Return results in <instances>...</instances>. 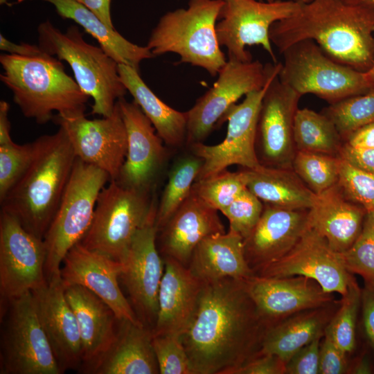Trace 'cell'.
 <instances>
[{
  "label": "cell",
  "mask_w": 374,
  "mask_h": 374,
  "mask_svg": "<svg viewBox=\"0 0 374 374\" xmlns=\"http://www.w3.org/2000/svg\"><path fill=\"white\" fill-rule=\"evenodd\" d=\"M163 260L157 318L152 332L181 335L195 310L204 283L188 267L172 258Z\"/></svg>",
  "instance_id": "26"
},
{
  "label": "cell",
  "mask_w": 374,
  "mask_h": 374,
  "mask_svg": "<svg viewBox=\"0 0 374 374\" xmlns=\"http://www.w3.org/2000/svg\"><path fill=\"white\" fill-rule=\"evenodd\" d=\"M24 0H18L21 1ZM53 4L62 18L72 19L91 35L100 46L118 64L139 69L141 62L154 57L147 46L126 39L116 29L105 24L88 8L76 0H42Z\"/></svg>",
  "instance_id": "30"
},
{
  "label": "cell",
  "mask_w": 374,
  "mask_h": 374,
  "mask_svg": "<svg viewBox=\"0 0 374 374\" xmlns=\"http://www.w3.org/2000/svg\"><path fill=\"white\" fill-rule=\"evenodd\" d=\"M202 161L193 154L180 159L171 170L157 204L156 226L161 229L190 195Z\"/></svg>",
  "instance_id": "35"
},
{
  "label": "cell",
  "mask_w": 374,
  "mask_h": 374,
  "mask_svg": "<svg viewBox=\"0 0 374 374\" xmlns=\"http://www.w3.org/2000/svg\"><path fill=\"white\" fill-rule=\"evenodd\" d=\"M308 210L264 203L259 221L244 239L245 258L254 273L294 247L308 227Z\"/></svg>",
  "instance_id": "24"
},
{
  "label": "cell",
  "mask_w": 374,
  "mask_h": 374,
  "mask_svg": "<svg viewBox=\"0 0 374 374\" xmlns=\"http://www.w3.org/2000/svg\"><path fill=\"white\" fill-rule=\"evenodd\" d=\"M1 374H61L28 292L1 303Z\"/></svg>",
  "instance_id": "10"
},
{
  "label": "cell",
  "mask_w": 374,
  "mask_h": 374,
  "mask_svg": "<svg viewBox=\"0 0 374 374\" xmlns=\"http://www.w3.org/2000/svg\"><path fill=\"white\" fill-rule=\"evenodd\" d=\"M299 3L292 15L271 26L269 38L280 53L296 42L311 39L339 63L362 72L371 68L374 6L348 4L343 0Z\"/></svg>",
  "instance_id": "2"
},
{
  "label": "cell",
  "mask_w": 374,
  "mask_h": 374,
  "mask_svg": "<svg viewBox=\"0 0 374 374\" xmlns=\"http://www.w3.org/2000/svg\"><path fill=\"white\" fill-rule=\"evenodd\" d=\"M348 145L357 149L374 148V122L364 125L344 139Z\"/></svg>",
  "instance_id": "50"
},
{
  "label": "cell",
  "mask_w": 374,
  "mask_h": 374,
  "mask_svg": "<svg viewBox=\"0 0 374 374\" xmlns=\"http://www.w3.org/2000/svg\"><path fill=\"white\" fill-rule=\"evenodd\" d=\"M255 274L274 278L304 276L316 281L325 292H337L342 296L346 293L352 276L341 253L310 227L288 253L261 267Z\"/></svg>",
  "instance_id": "18"
},
{
  "label": "cell",
  "mask_w": 374,
  "mask_h": 374,
  "mask_svg": "<svg viewBox=\"0 0 374 374\" xmlns=\"http://www.w3.org/2000/svg\"><path fill=\"white\" fill-rule=\"evenodd\" d=\"M337 184L348 199L361 205L367 212L374 211L373 174L358 169L341 159Z\"/></svg>",
  "instance_id": "42"
},
{
  "label": "cell",
  "mask_w": 374,
  "mask_h": 374,
  "mask_svg": "<svg viewBox=\"0 0 374 374\" xmlns=\"http://www.w3.org/2000/svg\"><path fill=\"white\" fill-rule=\"evenodd\" d=\"M7 0H1V4L6 3Z\"/></svg>",
  "instance_id": "58"
},
{
  "label": "cell",
  "mask_w": 374,
  "mask_h": 374,
  "mask_svg": "<svg viewBox=\"0 0 374 374\" xmlns=\"http://www.w3.org/2000/svg\"><path fill=\"white\" fill-rule=\"evenodd\" d=\"M341 304L325 330L336 344L346 354L355 346V329L358 311L362 301V290L352 276Z\"/></svg>",
  "instance_id": "38"
},
{
  "label": "cell",
  "mask_w": 374,
  "mask_h": 374,
  "mask_svg": "<svg viewBox=\"0 0 374 374\" xmlns=\"http://www.w3.org/2000/svg\"><path fill=\"white\" fill-rule=\"evenodd\" d=\"M339 157L355 168L374 175V148H354L344 142Z\"/></svg>",
  "instance_id": "48"
},
{
  "label": "cell",
  "mask_w": 374,
  "mask_h": 374,
  "mask_svg": "<svg viewBox=\"0 0 374 374\" xmlns=\"http://www.w3.org/2000/svg\"><path fill=\"white\" fill-rule=\"evenodd\" d=\"M352 371L353 373L368 374L371 373V368L366 360L362 359L357 363Z\"/></svg>",
  "instance_id": "54"
},
{
  "label": "cell",
  "mask_w": 374,
  "mask_h": 374,
  "mask_svg": "<svg viewBox=\"0 0 374 374\" xmlns=\"http://www.w3.org/2000/svg\"><path fill=\"white\" fill-rule=\"evenodd\" d=\"M216 33L220 46H225L228 59L252 60L247 46L259 45L277 62L269 38L271 26L292 15L298 1L222 0Z\"/></svg>",
  "instance_id": "12"
},
{
  "label": "cell",
  "mask_w": 374,
  "mask_h": 374,
  "mask_svg": "<svg viewBox=\"0 0 374 374\" xmlns=\"http://www.w3.org/2000/svg\"><path fill=\"white\" fill-rule=\"evenodd\" d=\"M296 150L339 157L344 139L326 115L308 108L298 109L294 123Z\"/></svg>",
  "instance_id": "34"
},
{
  "label": "cell",
  "mask_w": 374,
  "mask_h": 374,
  "mask_svg": "<svg viewBox=\"0 0 374 374\" xmlns=\"http://www.w3.org/2000/svg\"><path fill=\"white\" fill-rule=\"evenodd\" d=\"M346 355L325 330L324 339L320 347L319 373H344L347 370Z\"/></svg>",
  "instance_id": "46"
},
{
  "label": "cell",
  "mask_w": 374,
  "mask_h": 374,
  "mask_svg": "<svg viewBox=\"0 0 374 374\" xmlns=\"http://www.w3.org/2000/svg\"><path fill=\"white\" fill-rule=\"evenodd\" d=\"M188 267L203 283L226 278L246 280L255 274L245 258L243 238L231 230L201 241Z\"/></svg>",
  "instance_id": "28"
},
{
  "label": "cell",
  "mask_w": 374,
  "mask_h": 374,
  "mask_svg": "<svg viewBox=\"0 0 374 374\" xmlns=\"http://www.w3.org/2000/svg\"><path fill=\"white\" fill-rule=\"evenodd\" d=\"M274 0H265V1H268V2H271V1H274Z\"/></svg>",
  "instance_id": "59"
},
{
  "label": "cell",
  "mask_w": 374,
  "mask_h": 374,
  "mask_svg": "<svg viewBox=\"0 0 374 374\" xmlns=\"http://www.w3.org/2000/svg\"><path fill=\"white\" fill-rule=\"evenodd\" d=\"M46 258L44 240L26 230L15 217L1 210V303L47 283Z\"/></svg>",
  "instance_id": "14"
},
{
  "label": "cell",
  "mask_w": 374,
  "mask_h": 374,
  "mask_svg": "<svg viewBox=\"0 0 374 374\" xmlns=\"http://www.w3.org/2000/svg\"><path fill=\"white\" fill-rule=\"evenodd\" d=\"M367 211L348 199L337 184L317 195L308 210V227L317 231L338 253L347 251L362 229Z\"/></svg>",
  "instance_id": "27"
},
{
  "label": "cell",
  "mask_w": 374,
  "mask_h": 374,
  "mask_svg": "<svg viewBox=\"0 0 374 374\" xmlns=\"http://www.w3.org/2000/svg\"><path fill=\"white\" fill-rule=\"evenodd\" d=\"M64 288L81 336L82 358L80 371L91 373L116 341L119 320L105 301L86 287L73 285Z\"/></svg>",
  "instance_id": "25"
},
{
  "label": "cell",
  "mask_w": 374,
  "mask_h": 374,
  "mask_svg": "<svg viewBox=\"0 0 374 374\" xmlns=\"http://www.w3.org/2000/svg\"><path fill=\"white\" fill-rule=\"evenodd\" d=\"M121 262L75 244L64 256L60 270L64 287H86L105 301L118 320L143 325L119 286Z\"/></svg>",
  "instance_id": "19"
},
{
  "label": "cell",
  "mask_w": 374,
  "mask_h": 374,
  "mask_svg": "<svg viewBox=\"0 0 374 374\" xmlns=\"http://www.w3.org/2000/svg\"><path fill=\"white\" fill-rule=\"evenodd\" d=\"M271 64L258 60L241 62L227 59L218 78L186 112L188 145L202 142L216 127L229 108L243 96L262 89L267 80Z\"/></svg>",
  "instance_id": "13"
},
{
  "label": "cell",
  "mask_w": 374,
  "mask_h": 374,
  "mask_svg": "<svg viewBox=\"0 0 374 374\" xmlns=\"http://www.w3.org/2000/svg\"><path fill=\"white\" fill-rule=\"evenodd\" d=\"M263 208L264 203L247 188L221 213L229 220V230L244 239L257 224Z\"/></svg>",
  "instance_id": "43"
},
{
  "label": "cell",
  "mask_w": 374,
  "mask_h": 374,
  "mask_svg": "<svg viewBox=\"0 0 374 374\" xmlns=\"http://www.w3.org/2000/svg\"><path fill=\"white\" fill-rule=\"evenodd\" d=\"M361 305L365 333L374 350V285H365L362 290Z\"/></svg>",
  "instance_id": "49"
},
{
  "label": "cell",
  "mask_w": 374,
  "mask_h": 374,
  "mask_svg": "<svg viewBox=\"0 0 374 374\" xmlns=\"http://www.w3.org/2000/svg\"><path fill=\"white\" fill-rule=\"evenodd\" d=\"M118 73L127 91L162 141L172 147H179L186 143V112L177 111L163 102L145 83L136 69L118 64Z\"/></svg>",
  "instance_id": "31"
},
{
  "label": "cell",
  "mask_w": 374,
  "mask_h": 374,
  "mask_svg": "<svg viewBox=\"0 0 374 374\" xmlns=\"http://www.w3.org/2000/svg\"><path fill=\"white\" fill-rule=\"evenodd\" d=\"M36 140L19 145H0V202L29 168L36 152Z\"/></svg>",
  "instance_id": "41"
},
{
  "label": "cell",
  "mask_w": 374,
  "mask_h": 374,
  "mask_svg": "<svg viewBox=\"0 0 374 374\" xmlns=\"http://www.w3.org/2000/svg\"><path fill=\"white\" fill-rule=\"evenodd\" d=\"M345 3L353 5L374 6V0H343Z\"/></svg>",
  "instance_id": "56"
},
{
  "label": "cell",
  "mask_w": 374,
  "mask_h": 374,
  "mask_svg": "<svg viewBox=\"0 0 374 374\" xmlns=\"http://www.w3.org/2000/svg\"><path fill=\"white\" fill-rule=\"evenodd\" d=\"M247 186L245 168L237 172L226 169L195 181L192 192L208 206L221 212L247 188Z\"/></svg>",
  "instance_id": "37"
},
{
  "label": "cell",
  "mask_w": 374,
  "mask_h": 374,
  "mask_svg": "<svg viewBox=\"0 0 374 374\" xmlns=\"http://www.w3.org/2000/svg\"><path fill=\"white\" fill-rule=\"evenodd\" d=\"M224 232L218 211L191 190L167 223L157 231V245L162 258H172L188 267L193 253L201 241Z\"/></svg>",
  "instance_id": "23"
},
{
  "label": "cell",
  "mask_w": 374,
  "mask_h": 374,
  "mask_svg": "<svg viewBox=\"0 0 374 374\" xmlns=\"http://www.w3.org/2000/svg\"><path fill=\"white\" fill-rule=\"evenodd\" d=\"M322 113L332 120L344 139L356 129L374 122V90L331 104Z\"/></svg>",
  "instance_id": "39"
},
{
  "label": "cell",
  "mask_w": 374,
  "mask_h": 374,
  "mask_svg": "<svg viewBox=\"0 0 374 374\" xmlns=\"http://www.w3.org/2000/svg\"><path fill=\"white\" fill-rule=\"evenodd\" d=\"M260 316L267 321L303 310L319 309L332 301L314 280L301 276L281 278L254 274L244 280Z\"/></svg>",
  "instance_id": "22"
},
{
  "label": "cell",
  "mask_w": 374,
  "mask_h": 374,
  "mask_svg": "<svg viewBox=\"0 0 374 374\" xmlns=\"http://www.w3.org/2000/svg\"><path fill=\"white\" fill-rule=\"evenodd\" d=\"M152 346L160 374H192L181 335H152Z\"/></svg>",
  "instance_id": "44"
},
{
  "label": "cell",
  "mask_w": 374,
  "mask_h": 374,
  "mask_svg": "<svg viewBox=\"0 0 374 374\" xmlns=\"http://www.w3.org/2000/svg\"><path fill=\"white\" fill-rule=\"evenodd\" d=\"M0 49L10 55L24 57H35L45 53L39 46L21 43L19 44L12 42L0 34Z\"/></svg>",
  "instance_id": "51"
},
{
  "label": "cell",
  "mask_w": 374,
  "mask_h": 374,
  "mask_svg": "<svg viewBox=\"0 0 374 374\" xmlns=\"http://www.w3.org/2000/svg\"><path fill=\"white\" fill-rule=\"evenodd\" d=\"M152 330L119 320L116 339L91 374H157Z\"/></svg>",
  "instance_id": "29"
},
{
  "label": "cell",
  "mask_w": 374,
  "mask_h": 374,
  "mask_svg": "<svg viewBox=\"0 0 374 374\" xmlns=\"http://www.w3.org/2000/svg\"><path fill=\"white\" fill-rule=\"evenodd\" d=\"M281 64L278 62L271 64L265 85L246 94L241 103L234 104L226 112L221 125L227 121V131L221 143L208 145L200 142L190 145L193 154L202 161L196 181L213 176L233 165L247 169L260 166L256 152L258 114L265 93L273 78L278 75Z\"/></svg>",
  "instance_id": "11"
},
{
  "label": "cell",
  "mask_w": 374,
  "mask_h": 374,
  "mask_svg": "<svg viewBox=\"0 0 374 374\" xmlns=\"http://www.w3.org/2000/svg\"><path fill=\"white\" fill-rule=\"evenodd\" d=\"M81 3L91 11H92L98 18L108 27L115 29L112 21L110 13V4L112 0H76Z\"/></svg>",
  "instance_id": "52"
},
{
  "label": "cell",
  "mask_w": 374,
  "mask_h": 374,
  "mask_svg": "<svg viewBox=\"0 0 374 374\" xmlns=\"http://www.w3.org/2000/svg\"><path fill=\"white\" fill-rule=\"evenodd\" d=\"M281 54L278 78L301 96L314 94L331 105L371 91L364 72L332 60L313 40L296 42Z\"/></svg>",
  "instance_id": "9"
},
{
  "label": "cell",
  "mask_w": 374,
  "mask_h": 374,
  "mask_svg": "<svg viewBox=\"0 0 374 374\" xmlns=\"http://www.w3.org/2000/svg\"><path fill=\"white\" fill-rule=\"evenodd\" d=\"M319 336L299 349L286 363V373L317 374L319 371Z\"/></svg>",
  "instance_id": "45"
},
{
  "label": "cell",
  "mask_w": 374,
  "mask_h": 374,
  "mask_svg": "<svg viewBox=\"0 0 374 374\" xmlns=\"http://www.w3.org/2000/svg\"><path fill=\"white\" fill-rule=\"evenodd\" d=\"M301 3H308L310 2L312 0H296Z\"/></svg>",
  "instance_id": "57"
},
{
  "label": "cell",
  "mask_w": 374,
  "mask_h": 374,
  "mask_svg": "<svg viewBox=\"0 0 374 374\" xmlns=\"http://www.w3.org/2000/svg\"><path fill=\"white\" fill-rule=\"evenodd\" d=\"M10 105L5 100L0 102V145L12 143L10 136V122L8 118Z\"/></svg>",
  "instance_id": "53"
},
{
  "label": "cell",
  "mask_w": 374,
  "mask_h": 374,
  "mask_svg": "<svg viewBox=\"0 0 374 374\" xmlns=\"http://www.w3.org/2000/svg\"><path fill=\"white\" fill-rule=\"evenodd\" d=\"M341 160L339 157L298 150L292 169L318 195L338 183Z\"/></svg>",
  "instance_id": "36"
},
{
  "label": "cell",
  "mask_w": 374,
  "mask_h": 374,
  "mask_svg": "<svg viewBox=\"0 0 374 374\" xmlns=\"http://www.w3.org/2000/svg\"><path fill=\"white\" fill-rule=\"evenodd\" d=\"M157 204L152 191L109 181L98 195L91 224L80 242L121 262L139 230L156 217Z\"/></svg>",
  "instance_id": "8"
},
{
  "label": "cell",
  "mask_w": 374,
  "mask_h": 374,
  "mask_svg": "<svg viewBox=\"0 0 374 374\" xmlns=\"http://www.w3.org/2000/svg\"><path fill=\"white\" fill-rule=\"evenodd\" d=\"M286 363L272 354L258 353L257 355L232 370L229 374H283Z\"/></svg>",
  "instance_id": "47"
},
{
  "label": "cell",
  "mask_w": 374,
  "mask_h": 374,
  "mask_svg": "<svg viewBox=\"0 0 374 374\" xmlns=\"http://www.w3.org/2000/svg\"><path fill=\"white\" fill-rule=\"evenodd\" d=\"M341 256L349 273L361 276L365 285H374V211L367 212L359 236Z\"/></svg>",
  "instance_id": "40"
},
{
  "label": "cell",
  "mask_w": 374,
  "mask_h": 374,
  "mask_svg": "<svg viewBox=\"0 0 374 374\" xmlns=\"http://www.w3.org/2000/svg\"><path fill=\"white\" fill-rule=\"evenodd\" d=\"M1 81L12 91L24 116L39 124L60 116L84 114L89 96L64 70L57 57L45 52L35 57L3 53Z\"/></svg>",
  "instance_id": "4"
},
{
  "label": "cell",
  "mask_w": 374,
  "mask_h": 374,
  "mask_svg": "<svg viewBox=\"0 0 374 374\" xmlns=\"http://www.w3.org/2000/svg\"><path fill=\"white\" fill-rule=\"evenodd\" d=\"M222 5V0H189L187 8L168 12L159 19L146 46L154 57L176 53L179 63L217 75L227 61L216 33Z\"/></svg>",
  "instance_id": "5"
},
{
  "label": "cell",
  "mask_w": 374,
  "mask_h": 374,
  "mask_svg": "<svg viewBox=\"0 0 374 374\" xmlns=\"http://www.w3.org/2000/svg\"><path fill=\"white\" fill-rule=\"evenodd\" d=\"M34 158L1 203L24 228L44 239L58 208L76 159L65 130L36 139Z\"/></svg>",
  "instance_id": "3"
},
{
  "label": "cell",
  "mask_w": 374,
  "mask_h": 374,
  "mask_svg": "<svg viewBox=\"0 0 374 374\" xmlns=\"http://www.w3.org/2000/svg\"><path fill=\"white\" fill-rule=\"evenodd\" d=\"M302 96L282 83L278 75L262 98L257 123L256 152L260 165L292 168L296 152L294 123Z\"/></svg>",
  "instance_id": "17"
},
{
  "label": "cell",
  "mask_w": 374,
  "mask_h": 374,
  "mask_svg": "<svg viewBox=\"0 0 374 374\" xmlns=\"http://www.w3.org/2000/svg\"><path fill=\"white\" fill-rule=\"evenodd\" d=\"M37 33L41 49L66 62L80 87L93 99L91 113L110 116L116 101L127 91L118 73V63L100 46L87 43L75 25L62 33L46 20L38 26Z\"/></svg>",
  "instance_id": "6"
},
{
  "label": "cell",
  "mask_w": 374,
  "mask_h": 374,
  "mask_svg": "<svg viewBox=\"0 0 374 374\" xmlns=\"http://www.w3.org/2000/svg\"><path fill=\"white\" fill-rule=\"evenodd\" d=\"M156 217L139 230L121 261L120 278L138 319L152 330L158 313V294L164 262L157 245Z\"/></svg>",
  "instance_id": "16"
},
{
  "label": "cell",
  "mask_w": 374,
  "mask_h": 374,
  "mask_svg": "<svg viewBox=\"0 0 374 374\" xmlns=\"http://www.w3.org/2000/svg\"><path fill=\"white\" fill-rule=\"evenodd\" d=\"M66 132L76 158L105 171L116 180L127 151L126 127L118 100L112 114L90 120L85 114L53 118Z\"/></svg>",
  "instance_id": "15"
},
{
  "label": "cell",
  "mask_w": 374,
  "mask_h": 374,
  "mask_svg": "<svg viewBox=\"0 0 374 374\" xmlns=\"http://www.w3.org/2000/svg\"><path fill=\"white\" fill-rule=\"evenodd\" d=\"M110 178L99 168L76 158L65 191L44 242L47 283L60 280L62 260L88 231L100 190Z\"/></svg>",
  "instance_id": "7"
},
{
  "label": "cell",
  "mask_w": 374,
  "mask_h": 374,
  "mask_svg": "<svg viewBox=\"0 0 374 374\" xmlns=\"http://www.w3.org/2000/svg\"><path fill=\"white\" fill-rule=\"evenodd\" d=\"M245 170L247 188L265 204L290 209H310L317 198V194L292 168L260 165Z\"/></svg>",
  "instance_id": "32"
},
{
  "label": "cell",
  "mask_w": 374,
  "mask_h": 374,
  "mask_svg": "<svg viewBox=\"0 0 374 374\" xmlns=\"http://www.w3.org/2000/svg\"><path fill=\"white\" fill-rule=\"evenodd\" d=\"M364 77L366 81L371 89V91L374 90V64L370 69L364 72Z\"/></svg>",
  "instance_id": "55"
},
{
  "label": "cell",
  "mask_w": 374,
  "mask_h": 374,
  "mask_svg": "<svg viewBox=\"0 0 374 374\" xmlns=\"http://www.w3.org/2000/svg\"><path fill=\"white\" fill-rule=\"evenodd\" d=\"M266 324L244 280L204 282L181 335L192 374H229L260 352Z\"/></svg>",
  "instance_id": "1"
},
{
  "label": "cell",
  "mask_w": 374,
  "mask_h": 374,
  "mask_svg": "<svg viewBox=\"0 0 374 374\" xmlns=\"http://www.w3.org/2000/svg\"><path fill=\"white\" fill-rule=\"evenodd\" d=\"M38 317L62 373L79 370L82 340L76 317L69 304L62 280L31 291Z\"/></svg>",
  "instance_id": "21"
},
{
  "label": "cell",
  "mask_w": 374,
  "mask_h": 374,
  "mask_svg": "<svg viewBox=\"0 0 374 374\" xmlns=\"http://www.w3.org/2000/svg\"><path fill=\"white\" fill-rule=\"evenodd\" d=\"M126 127L127 151L116 180L122 186L152 191L155 179L166 159L163 141L139 106L125 98L118 100Z\"/></svg>",
  "instance_id": "20"
},
{
  "label": "cell",
  "mask_w": 374,
  "mask_h": 374,
  "mask_svg": "<svg viewBox=\"0 0 374 374\" xmlns=\"http://www.w3.org/2000/svg\"><path fill=\"white\" fill-rule=\"evenodd\" d=\"M327 325L326 317L319 311L291 317L267 329L259 353L275 355L287 363L299 349L323 336Z\"/></svg>",
  "instance_id": "33"
}]
</instances>
